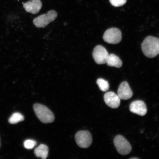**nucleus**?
<instances>
[{
	"label": "nucleus",
	"mask_w": 159,
	"mask_h": 159,
	"mask_svg": "<svg viewBox=\"0 0 159 159\" xmlns=\"http://www.w3.org/2000/svg\"><path fill=\"white\" fill-rule=\"evenodd\" d=\"M42 7V3L40 0H31L24 4L23 7L28 12L33 14L38 13Z\"/></svg>",
	"instance_id": "obj_11"
},
{
	"label": "nucleus",
	"mask_w": 159,
	"mask_h": 159,
	"mask_svg": "<svg viewBox=\"0 0 159 159\" xmlns=\"http://www.w3.org/2000/svg\"><path fill=\"white\" fill-rule=\"evenodd\" d=\"M36 144V142L32 140H25L24 143V146L25 148L27 149H33Z\"/></svg>",
	"instance_id": "obj_16"
},
{
	"label": "nucleus",
	"mask_w": 159,
	"mask_h": 159,
	"mask_svg": "<svg viewBox=\"0 0 159 159\" xmlns=\"http://www.w3.org/2000/svg\"><path fill=\"white\" fill-rule=\"evenodd\" d=\"M33 109L37 118L42 122L44 124H48L54 121V114L44 105L36 104L34 105Z\"/></svg>",
	"instance_id": "obj_2"
},
{
	"label": "nucleus",
	"mask_w": 159,
	"mask_h": 159,
	"mask_svg": "<svg viewBox=\"0 0 159 159\" xmlns=\"http://www.w3.org/2000/svg\"><path fill=\"white\" fill-rule=\"evenodd\" d=\"M118 94L119 98L124 100H128L132 97V91L126 81H124L119 85Z\"/></svg>",
	"instance_id": "obj_10"
},
{
	"label": "nucleus",
	"mask_w": 159,
	"mask_h": 159,
	"mask_svg": "<svg viewBox=\"0 0 159 159\" xmlns=\"http://www.w3.org/2000/svg\"><path fill=\"white\" fill-rule=\"evenodd\" d=\"M144 54L149 58H153L159 53V39L149 36L145 39L142 44Z\"/></svg>",
	"instance_id": "obj_1"
},
{
	"label": "nucleus",
	"mask_w": 159,
	"mask_h": 159,
	"mask_svg": "<svg viewBox=\"0 0 159 159\" xmlns=\"http://www.w3.org/2000/svg\"><path fill=\"white\" fill-rule=\"evenodd\" d=\"M24 117L20 113L15 112L10 117L9 119L10 124H15L24 120Z\"/></svg>",
	"instance_id": "obj_14"
},
{
	"label": "nucleus",
	"mask_w": 159,
	"mask_h": 159,
	"mask_svg": "<svg viewBox=\"0 0 159 159\" xmlns=\"http://www.w3.org/2000/svg\"><path fill=\"white\" fill-rule=\"evenodd\" d=\"M111 5L115 7H121L126 3L127 0H109Z\"/></svg>",
	"instance_id": "obj_17"
},
{
	"label": "nucleus",
	"mask_w": 159,
	"mask_h": 159,
	"mask_svg": "<svg viewBox=\"0 0 159 159\" xmlns=\"http://www.w3.org/2000/svg\"><path fill=\"white\" fill-rule=\"evenodd\" d=\"M130 110L132 113L141 116H144L147 112L146 104L143 101L141 100L134 101L131 103Z\"/></svg>",
	"instance_id": "obj_9"
},
{
	"label": "nucleus",
	"mask_w": 159,
	"mask_h": 159,
	"mask_svg": "<svg viewBox=\"0 0 159 159\" xmlns=\"http://www.w3.org/2000/svg\"><path fill=\"white\" fill-rule=\"evenodd\" d=\"M0 146H1V143H0Z\"/></svg>",
	"instance_id": "obj_19"
},
{
	"label": "nucleus",
	"mask_w": 159,
	"mask_h": 159,
	"mask_svg": "<svg viewBox=\"0 0 159 159\" xmlns=\"http://www.w3.org/2000/svg\"><path fill=\"white\" fill-rule=\"evenodd\" d=\"M77 145L82 148H87L92 143V136L87 131H80L77 133L75 136Z\"/></svg>",
	"instance_id": "obj_6"
},
{
	"label": "nucleus",
	"mask_w": 159,
	"mask_h": 159,
	"mask_svg": "<svg viewBox=\"0 0 159 159\" xmlns=\"http://www.w3.org/2000/svg\"><path fill=\"white\" fill-rule=\"evenodd\" d=\"M103 38L105 42L110 44H117L122 40V33L118 29L112 28L105 32Z\"/></svg>",
	"instance_id": "obj_5"
},
{
	"label": "nucleus",
	"mask_w": 159,
	"mask_h": 159,
	"mask_svg": "<svg viewBox=\"0 0 159 159\" xmlns=\"http://www.w3.org/2000/svg\"><path fill=\"white\" fill-rule=\"evenodd\" d=\"M109 56L108 51L102 46H97L93 51V57L97 64L102 65L107 63Z\"/></svg>",
	"instance_id": "obj_7"
},
{
	"label": "nucleus",
	"mask_w": 159,
	"mask_h": 159,
	"mask_svg": "<svg viewBox=\"0 0 159 159\" xmlns=\"http://www.w3.org/2000/svg\"><path fill=\"white\" fill-rule=\"evenodd\" d=\"M57 16V13L54 10L49 11L46 14L39 16L34 20L33 23L36 27L44 28L49 23L54 20Z\"/></svg>",
	"instance_id": "obj_3"
},
{
	"label": "nucleus",
	"mask_w": 159,
	"mask_h": 159,
	"mask_svg": "<svg viewBox=\"0 0 159 159\" xmlns=\"http://www.w3.org/2000/svg\"><path fill=\"white\" fill-rule=\"evenodd\" d=\"M107 65L109 66L115 67L120 68L122 66V62L119 57L114 54L109 55Z\"/></svg>",
	"instance_id": "obj_13"
},
{
	"label": "nucleus",
	"mask_w": 159,
	"mask_h": 159,
	"mask_svg": "<svg viewBox=\"0 0 159 159\" xmlns=\"http://www.w3.org/2000/svg\"><path fill=\"white\" fill-rule=\"evenodd\" d=\"M130 159H138V158H136V157H134V158H130Z\"/></svg>",
	"instance_id": "obj_18"
},
{
	"label": "nucleus",
	"mask_w": 159,
	"mask_h": 159,
	"mask_svg": "<svg viewBox=\"0 0 159 159\" xmlns=\"http://www.w3.org/2000/svg\"><path fill=\"white\" fill-rule=\"evenodd\" d=\"M104 98L105 103L111 108L116 109L120 105V99L118 95L112 91L105 93Z\"/></svg>",
	"instance_id": "obj_8"
},
{
	"label": "nucleus",
	"mask_w": 159,
	"mask_h": 159,
	"mask_svg": "<svg viewBox=\"0 0 159 159\" xmlns=\"http://www.w3.org/2000/svg\"><path fill=\"white\" fill-rule=\"evenodd\" d=\"M48 147L46 145L41 144L35 149L34 154L37 157L45 159L48 156Z\"/></svg>",
	"instance_id": "obj_12"
},
{
	"label": "nucleus",
	"mask_w": 159,
	"mask_h": 159,
	"mask_svg": "<svg viewBox=\"0 0 159 159\" xmlns=\"http://www.w3.org/2000/svg\"><path fill=\"white\" fill-rule=\"evenodd\" d=\"M114 142L117 152L121 155H128L132 150L130 144L122 135H118L115 137Z\"/></svg>",
	"instance_id": "obj_4"
},
{
	"label": "nucleus",
	"mask_w": 159,
	"mask_h": 159,
	"mask_svg": "<svg viewBox=\"0 0 159 159\" xmlns=\"http://www.w3.org/2000/svg\"><path fill=\"white\" fill-rule=\"evenodd\" d=\"M97 83L101 90L105 92L108 90L109 88V83L104 79L101 78L98 79L97 80Z\"/></svg>",
	"instance_id": "obj_15"
}]
</instances>
